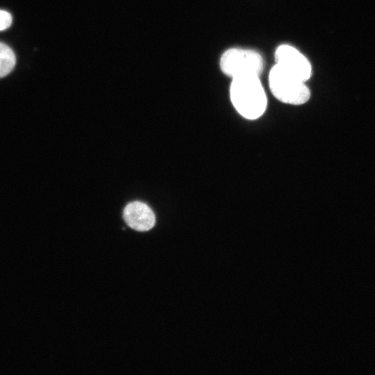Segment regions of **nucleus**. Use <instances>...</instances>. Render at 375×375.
Instances as JSON below:
<instances>
[{
  "mask_svg": "<svg viewBox=\"0 0 375 375\" xmlns=\"http://www.w3.org/2000/svg\"><path fill=\"white\" fill-rule=\"evenodd\" d=\"M230 99L236 111L247 119L260 118L267 106L265 91L257 76L232 78Z\"/></svg>",
  "mask_w": 375,
  "mask_h": 375,
  "instance_id": "1",
  "label": "nucleus"
},
{
  "mask_svg": "<svg viewBox=\"0 0 375 375\" xmlns=\"http://www.w3.org/2000/svg\"><path fill=\"white\" fill-rule=\"evenodd\" d=\"M269 87L274 97L286 104L302 105L310 97V91L305 81L276 64L269 71Z\"/></svg>",
  "mask_w": 375,
  "mask_h": 375,
  "instance_id": "2",
  "label": "nucleus"
},
{
  "mask_svg": "<svg viewBox=\"0 0 375 375\" xmlns=\"http://www.w3.org/2000/svg\"><path fill=\"white\" fill-rule=\"evenodd\" d=\"M219 65L222 72L231 78L242 76L260 77L264 69V60L258 52L240 48L226 50Z\"/></svg>",
  "mask_w": 375,
  "mask_h": 375,
  "instance_id": "3",
  "label": "nucleus"
},
{
  "mask_svg": "<svg viewBox=\"0 0 375 375\" xmlns=\"http://www.w3.org/2000/svg\"><path fill=\"white\" fill-rule=\"evenodd\" d=\"M276 65L298 77L307 81L312 75V66L308 58L295 47L289 44H282L277 47L274 53Z\"/></svg>",
  "mask_w": 375,
  "mask_h": 375,
  "instance_id": "4",
  "label": "nucleus"
},
{
  "mask_svg": "<svg viewBox=\"0 0 375 375\" xmlns=\"http://www.w3.org/2000/svg\"><path fill=\"white\" fill-rule=\"evenodd\" d=\"M123 217L128 226L138 231H149L156 223L153 211L148 205L141 201L128 203L124 209Z\"/></svg>",
  "mask_w": 375,
  "mask_h": 375,
  "instance_id": "5",
  "label": "nucleus"
},
{
  "mask_svg": "<svg viewBox=\"0 0 375 375\" xmlns=\"http://www.w3.org/2000/svg\"><path fill=\"white\" fill-rule=\"evenodd\" d=\"M15 63L16 57L13 51L8 45L0 42V78L8 75Z\"/></svg>",
  "mask_w": 375,
  "mask_h": 375,
  "instance_id": "6",
  "label": "nucleus"
},
{
  "mask_svg": "<svg viewBox=\"0 0 375 375\" xmlns=\"http://www.w3.org/2000/svg\"><path fill=\"white\" fill-rule=\"evenodd\" d=\"M12 16L7 11L0 10V31L7 29L12 24Z\"/></svg>",
  "mask_w": 375,
  "mask_h": 375,
  "instance_id": "7",
  "label": "nucleus"
}]
</instances>
